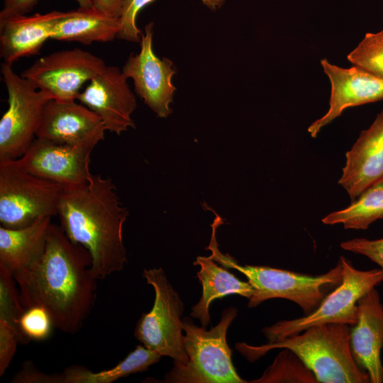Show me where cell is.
Here are the masks:
<instances>
[{
	"label": "cell",
	"instance_id": "6da1fadb",
	"mask_svg": "<svg viewBox=\"0 0 383 383\" xmlns=\"http://www.w3.org/2000/svg\"><path fill=\"white\" fill-rule=\"evenodd\" d=\"M91 265L88 250L72 242L61 226L51 223L40 257L13 273L23 307H43L53 327L77 333L96 301L97 279Z\"/></svg>",
	"mask_w": 383,
	"mask_h": 383
},
{
	"label": "cell",
	"instance_id": "7a4b0ae2",
	"mask_svg": "<svg viewBox=\"0 0 383 383\" xmlns=\"http://www.w3.org/2000/svg\"><path fill=\"white\" fill-rule=\"evenodd\" d=\"M57 216L67 238L89 252L96 279L123 270L128 258L123 231L128 211L110 177L92 174L86 184L64 189Z\"/></svg>",
	"mask_w": 383,
	"mask_h": 383
},
{
	"label": "cell",
	"instance_id": "3957f363",
	"mask_svg": "<svg viewBox=\"0 0 383 383\" xmlns=\"http://www.w3.org/2000/svg\"><path fill=\"white\" fill-rule=\"evenodd\" d=\"M350 331V326L347 324H321L276 342L260 346L238 343L235 348L250 362L272 349H289L313 373L318 382H370L367 373L353 356Z\"/></svg>",
	"mask_w": 383,
	"mask_h": 383
},
{
	"label": "cell",
	"instance_id": "277c9868",
	"mask_svg": "<svg viewBox=\"0 0 383 383\" xmlns=\"http://www.w3.org/2000/svg\"><path fill=\"white\" fill-rule=\"evenodd\" d=\"M207 249L211 251L210 257L214 261L246 277L254 289L248 299L249 308L256 307L268 299L281 298L296 303L307 315L313 312L326 296L324 289L337 287L343 279L340 260L326 273L313 276L268 266L241 265L233 257L218 250L214 235L211 236Z\"/></svg>",
	"mask_w": 383,
	"mask_h": 383
},
{
	"label": "cell",
	"instance_id": "5b68a950",
	"mask_svg": "<svg viewBox=\"0 0 383 383\" xmlns=\"http://www.w3.org/2000/svg\"><path fill=\"white\" fill-rule=\"evenodd\" d=\"M237 316L233 306L226 309L218 323L206 330L196 326L189 317L182 318L186 365H174L163 382L245 383L232 362V351L226 340L228 329Z\"/></svg>",
	"mask_w": 383,
	"mask_h": 383
},
{
	"label": "cell",
	"instance_id": "8992f818",
	"mask_svg": "<svg viewBox=\"0 0 383 383\" xmlns=\"http://www.w3.org/2000/svg\"><path fill=\"white\" fill-rule=\"evenodd\" d=\"M343 267L340 284L326 295L311 313L292 320L280 321L262 329L268 343H273L316 325L342 323L353 326L357 320L358 300L383 282V270H359L344 256L339 257Z\"/></svg>",
	"mask_w": 383,
	"mask_h": 383
},
{
	"label": "cell",
	"instance_id": "52a82bcc",
	"mask_svg": "<svg viewBox=\"0 0 383 383\" xmlns=\"http://www.w3.org/2000/svg\"><path fill=\"white\" fill-rule=\"evenodd\" d=\"M143 276L155 292L152 309L139 318L134 336L145 348L173 360V365L188 362L181 318L184 304L162 268L145 269Z\"/></svg>",
	"mask_w": 383,
	"mask_h": 383
},
{
	"label": "cell",
	"instance_id": "ba28073f",
	"mask_svg": "<svg viewBox=\"0 0 383 383\" xmlns=\"http://www.w3.org/2000/svg\"><path fill=\"white\" fill-rule=\"evenodd\" d=\"M64 187L9 161L0 162V223L9 228L57 216Z\"/></svg>",
	"mask_w": 383,
	"mask_h": 383
},
{
	"label": "cell",
	"instance_id": "9c48e42d",
	"mask_svg": "<svg viewBox=\"0 0 383 383\" xmlns=\"http://www.w3.org/2000/svg\"><path fill=\"white\" fill-rule=\"evenodd\" d=\"M8 95V108L0 120V162L21 157L35 138L46 104L52 99L21 75L12 65L0 69Z\"/></svg>",
	"mask_w": 383,
	"mask_h": 383
},
{
	"label": "cell",
	"instance_id": "30bf717a",
	"mask_svg": "<svg viewBox=\"0 0 383 383\" xmlns=\"http://www.w3.org/2000/svg\"><path fill=\"white\" fill-rule=\"evenodd\" d=\"M106 67L101 57L75 48L38 58L21 75L52 99L72 101Z\"/></svg>",
	"mask_w": 383,
	"mask_h": 383
},
{
	"label": "cell",
	"instance_id": "8fae6325",
	"mask_svg": "<svg viewBox=\"0 0 383 383\" xmlns=\"http://www.w3.org/2000/svg\"><path fill=\"white\" fill-rule=\"evenodd\" d=\"M152 35L153 23H150L142 34L140 51L129 56L121 70L133 80L135 92L144 103L158 117L167 118L172 113L175 70L170 59L160 58L154 52Z\"/></svg>",
	"mask_w": 383,
	"mask_h": 383
},
{
	"label": "cell",
	"instance_id": "7c38bea8",
	"mask_svg": "<svg viewBox=\"0 0 383 383\" xmlns=\"http://www.w3.org/2000/svg\"><path fill=\"white\" fill-rule=\"evenodd\" d=\"M92 148L72 146L35 138L18 159L9 161L16 166L65 188L86 184Z\"/></svg>",
	"mask_w": 383,
	"mask_h": 383
},
{
	"label": "cell",
	"instance_id": "4fadbf2b",
	"mask_svg": "<svg viewBox=\"0 0 383 383\" xmlns=\"http://www.w3.org/2000/svg\"><path fill=\"white\" fill-rule=\"evenodd\" d=\"M127 79L118 67L106 65L77 99L101 118L106 131L118 135L135 128L131 116L137 104Z\"/></svg>",
	"mask_w": 383,
	"mask_h": 383
},
{
	"label": "cell",
	"instance_id": "5bb4252c",
	"mask_svg": "<svg viewBox=\"0 0 383 383\" xmlns=\"http://www.w3.org/2000/svg\"><path fill=\"white\" fill-rule=\"evenodd\" d=\"M76 101L50 99L44 108L36 138L92 149L102 141L106 131L102 121Z\"/></svg>",
	"mask_w": 383,
	"mask_h": 383
},
{
	"label": "cell",
	"instance_id": "9a60e30c",
	"mask_svg": "<svg viewBox=\"0 0 383 383\" xmlns=\"http://www.w3.org/2000/svg\"><path fill=\"white\" fill-rule=\"evenodd\" d=\"M324 73L331 85L329 109L313 122L307 131L312 138L317 137L326 126L340 116L347 109L383 100V78L356 65L343 68L321 60Z\"/></svg>",
	"mask_w": 383,
	"mask_h": 383
},
{
	"label": "cell",
	"instance_id": "2e32d148",
	"mask_svg": "<svg viewBox=\"0 0 383 383\" xmlns=\"http://www.w3.org/2000/svg\"><path fill=\"white\" fill-rule=\"evenodd\" d=\"M350 347L357 364L371 383L383 382V305L375 287L357 302V320L350 331Z\"/></svg>",
	"mask_w": 383,
	"mask_h": 383
},
{
	"label": "cell",
	"instance_id": "e0dca14e",
	"mask_svg": "<svg viewBox=\"0 0 383 383\" xmlns=\"http://www.w3.org/2000/svg\"><path fill=\"white\" fill-rule=\"evenodd\" d=\"M345 157L338 183L353 201L383 178V110L370 126L360 133Z\"/></svg>",
	"mask_w": 383,
	"mask_h": 383
},
{
	"label": "cell",
	"instance_id": "ac0fdd59",
	"mask_svg": "<svg viewBox=\"0 0 383 383\" xmlns=\"http://www.w3.org/2000/svg\"><path fill=\"white\" fill-rule=\"evenodd\" d=\"M66 12L52 11L31 16H0V57L13 64L24 57L39 53L51 39L55 26Z\"/></svg>",
	"mask_w": 383,
	"mask_h": 383
},
{
	"label": "cell",
	"instance_id": "d6986e66",
	"mask_svg": "<svg viewBox=\"0 0 383 383\" xmlns=\"http://www.w3.org/2000/svg\"><path fill=\"white\" fill-rule=\"evenodd\" d=\"M51 218L41 217L18 228L1 226L0 266L13 274L40 258L45 250Z\"/></svg>",
	"mask_w": 383,
	"mask_h": 383
},
{
	"label": "cell",
	"instance_id": "ffe728a7",
	"mask_svg": "<svg viewBox=\"0 0 383 383\" xmlns=\"http://www.w3.org/2000/svg\"><path fill=\"white\" fill-rule=\"evenodd\" d=\"M194 265L200 267L196 276L202 287V294L198 303L192 308L190 316L199 319L204 327L210 322L209 306L213 300L231 294L250 299L254 292L248 282L238 279L210 256L197 257Z\"/></svg>",
	"mask_w": 383,
	"mask_h": 383
},
{
	"label": "cell",
	"instance_id": "44dd1931",
	"mask_svg": "<svg viewBox=\"0 0 383 383\" xmlns=\"http://www.w3.org/2000/svg\"><path fill=\"white\" fill-rule=\"evenodd\" d=\"M118 18L103 13L94 7L67 11L55 26L51 39L77 41L89 45L106 43L118 38Z\"/></svg>",
	"mask_w": 383,
	"mask_h": 383
},
{
	"label": "cell",
	"instance_id": "7402d4cb",
	"mask_svg": "<svg viewBox=\"0 0 383 383\" xmlns=\"http://www.w3.org/2000/svg\"><path fill=\"white\" fill-rule=\"evenodd\" d=\"M162 356L144 345H137L122 361L109 370L94 372L85 367L72 366L61 373L62 383H112L120 378L147 370Z\"/></svg>",
	"mask_w": 383,
	"mask_h": 383
},
{
	"label": "cell",
	"instance_id": "603a6c76",
	"mask_svg": "<svg viewBox=\"0 0 383 383\" xmlns=\"http://www.w3.org/2000/svg\"><path fill=\"white\" fill-rule=\"evenodd\" d=\"M379 219H383V178L366 188L348 207L326 216L322 222L365 230Z\"/></svg>",
	"mask_w": 383,
	"mask_h": 383
},
{
	"label": "cell",
	"instance_id": "cb8c5ba5",
	"mask_svg": "<svg viewBox=\"0 0 383 383\" xmlns=\"http://www.w3.org/2000/svg\"><path fill=\"white\" fill-rule=\"evenodd\" d=\"M250 382L316 383L318 381L313 373L294 353L283 348L263 374Z\"/></svg>",
	"mask_w": 383,
	"mask_h": 383
},
{
	"label": "cell",
	"instance_id": "d4e9b609",
	"mask_svg": "<svg viewBox=\"0 0 383 383\" xmlns=\"http://www.w3.org/2000/svg\"><path fill=\"white\" fill-rule=\"evenodd\" d=\"M13 274L0 266V320L5 321L15 332L18 342L27 343L29 341L21 333L18 323L25 311Z\"/></svg>",
	"mask_w": 383,
	"mask_h": 383
},
{
	"label": "cell",
	"instance_id": "484cf974",
	"mask_svg": "<svg viewBox=\"0 0 383 383\" xmlns=\"http://www.w3.org/2000/svg\"><path fill=\"white\" fill-rule=\"evenodd\" d=\"M347 59L353 65L383 78V30L367 33Z\"/></svg>",
	"mask_w": 383,
	"mask_h": 383
},
{
	"label": "cell",
	"instance_id": "4316f807",
	"mask_svg": "<svg viewBox=\"0 0 383 383\" xmlns=\"http://www.w3.org/2000/svg\"><path fill=\"white\" fill-rule=\"evenodd\" d=\"M155 0H124L118 17L120 31L118 38L140 43L142 33L136 25V16L140 11ZM209 9H219L225 0H201Z\"/></svg>",
	"mask_w": 383,
	"mask_h": 383
},
{
	"label": "cell",
	"instance_id": "83f0119b",
	"mask_svg": "<svg viewBox=\"0 0 383 383\" xmlns=\"http://www.w3.org/2000/svg\"><path fill=\"white\" fill-rule=\"evenodd\" d=\"M18 326L21 333L28 341L47 338L53 327L49 313L40 306L25 309L19 319Z\"/></svg>",
	"mask_w": 383,
	"mask_h": 383
},
{
	"label": "cell",
	"instance_id": "f1b7e54d",
	"mask_svg": "<svg viewBox=\"0 0 383 383\" xmlns=\"http://www.w3.org/2000/svg\"><path fill=\"white\" fill-rule=\"evenodd\" d=\"M340 245L345 250L368 257L383 270V238L377 240L354 238L342 242Z\"/></svg>",
	"mask_w": 383,
	"mask_h": 383
},
{
	"label": "cell",
	"instance_id": "f546056e",
	"mask_svg": "<svg viewBox=\"0 0 383 383\" xmlns=\"http://www.w3.org/2000/svg\"><path fill=\"white\" fill-rule=\"evenodd\" d=\"M18 338L5 321L0 320V377L9 367L16 350Z\"/></svg>",
	"mask_w": 383,
	"mask_h": 383
},
{
	"label": "cell",
	"instance_id": "4dcf8cb0",
	"mask_svg": "<svg viewBox=\"0 0 383 383\" xmlns=\"http://www.w3.org/2000/svg\"><path fill=\"white\" fill-rule=\"evenodd\" d=\"M38 0H2L3 7L0 16L23 15L30 12ZM79 7L92 8L93 0H74Z\"/></svg>",
	"mask_w": 383,
	"mask_h": 383
},
{
	"label": "cell",
	"instance_id": "1f68e13d",
	"mask_svg": "<svg viewBox=\"0 0 383 383\" xmlns=\"http://www.w3.org/2000/svg\"><path fill=\"white\" fill-rule=\"evenodd\" d=\"M62 374H47L38 371L34 368H31V365L29 364V367L26 364L18 374L12 379V382L20 383H62Z\"/></svg>",
	"mask_w": 383,
	"mask_h": 383
},
{
	"label": "cell",
	"instance_id": "d6a6232c",
	"mask_svg": "<svg viewBox=\"0 0 383 383\" xmlns=\"http://www.w3.org/2000/svg\"><path fill=\"white\" fill-rule=\"evenodd\" d=\"M124 0H93V7L108 16L118 18Z\"/></svg>",
	"mask_w": 383,
	"mask_h": 383
}]
</instances>
